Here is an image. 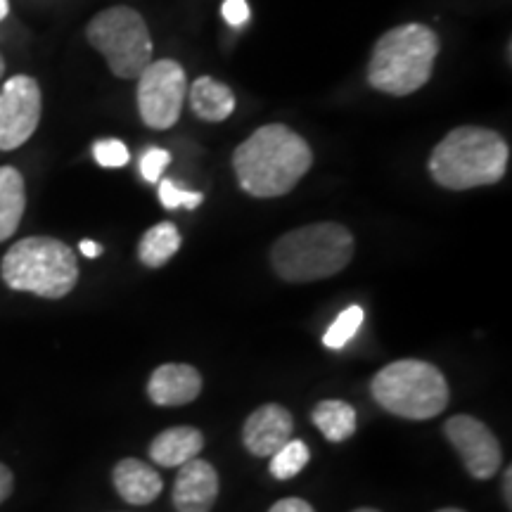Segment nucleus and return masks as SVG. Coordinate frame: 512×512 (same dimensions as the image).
I'll list each match as a JSON object with an SVG mask.
<instances>
[{"instance_id": "obj_1", "label": "nucleus", "mask_w": 512, "mask_h": 512, "mask_svg": "<svg viewBox=\"0 0 512 512\" xmlns=\"http://www.w3.org/2000/svg\"><path fill=\"white\" fill-rule=\"evenodd\" d=\"M311 164V145L285 124L256 128L233 152V169L240 188L259 200L292 192L309 174Z\"/></svg>"}, {"instance_id": "obj_2", "label": "nucleus", "mask_w": 512, "mask_h": 512, "mask_svg": "<svg viewBox=\"0 0 512 512\" xmlns=\"http://www.w3.org/2000/svg\"><path fill=\"white\" fill-rule=\"evenodd\" d=\"M510 150L503 136L482 126H458L439 140L430 155V176L446 190L494 185L508 171Z\"/></svg>"}, {"instance_id": "obj_3", "label": "nucleus", "mask_w": 512, "mask_h": 512, "mask_svg": "<svg viewBox=\"0 0 512 512\" xmlns=\"http://www.w3.org/2000/svg\"><path fill=\"white\" fill-rule=\"evenodd\" d=\"M439 36L427 24H401L384 31L368 62V83L375 91L406 98L432 79Z\"/></svg>"}, {"instance_id": "obj_4", "label": "nucleus", "mask_w": 512, "mask_h": 512, "mask_svg": "<svg viewBox=\"0 0 512 512\" xmlns=\"http://www.w3.org/2000/svg\"><path fill=\"white\" fill-rule=\"evenodd\" d=\"M354 259V235L335 221L294 228L271 247V266L285 283H316L342 273Z\"/></svg>"}, {"instance_id": "obj_5", "label": "nucleus", "mask_w": 512, "mask_h": 512, "mask_svg": "<svg viewBox=\"0 0 512 512\" xmlns=\"http://www.w3.org/2000/svg\"><path fill=\"white\" fill-rule=\"evenodd\" d=\"M0 278L15 292L62 299L79 283L74 249L55 238H24L12 245L0 264Z\"/></svg>"}, {"instance_id": "obj_6", "label": "nucleus", "mask_w": 512, "mask_h": 512, "mask_svg": "<svg viewBox=\"0 0 512 512\" xmlns=\"http://www.w3.org/2000/svg\"><path fill=\"white\" fill-rule=\"evenodd\" d=\"M370 392L384 411L406 420L437 418L448 406L444 373L418 358H401L384 366L370 382Z\"/></svg>"}, {"instance_id": "obj_7", "label": "nucleus", "mask_w": 512, "mask_h": 512, "mask_svg": "<svg viewBox=\"0 0 512 512\" xmlns=\"http://www.w3.org/2000/svg\"><path fill=\"white\" fill-rule=\"evenodd\" d=\"M86 41L105 57L117 79H138L152 62V38L143 15L126 5H114L95 15L86 27Z\"/></svg>"}, {"instance_id": "obj_8", "label": "nucleus", "mask_w": 512, "mask_h": 512, "mask_svg": "<svg viewBox=\"0 0 512 512\" xmlns=\"http://www.w3.org/2000/svg\"><path fill=\"white\" fill-rule=\"evenodd\" d=\"M188 79L176 60H152L138 76V112L152 131H166L181 117Z\"/></svg>"}, {"instance_id": "obj_9", "label": "nucleus", "mask_w": 512, "mask_h": 512, "mask_svg": "<svg viewBox=\"0 0 512 512\" xmlns=\"http://www.w3.org/2000/svg\"><path fill=\"white\" fill-rule=\"evenodd\" d=\"M43 112L41 86L34 76L17 74L0 91V150L10 152L34 136Z\"/></svg>"}, {"instance_id": "obj_10", "label": "nucleus", "mask_w": 512, "mask_h": 512, "mask_svg": "<svg viewBox=\"0 0 512 512\" xmlns=\"http://www.w3.org/2000/svg\"><path fill=\"white\" fill-rule=\"evenodd\" d=\"M444 434L472 477L491 479L498 475L503 463L501 444L482 420L472 418V415H453L446 420Z\"/></svg>"}, {"instance_id": "obj_11", "label": "nucleus", "mask_w": 512, "mask_h": 512, "mask_svg": "<svg viewBox=\"0 0 512 512\" xmlns=\"http://www.w3.org/2000/svg\"><path fill=\"white\" fill-rule=\"evenodd\" d=\"M292 413L280 403H266L249 415L242 427V444L256 458H271L292 439Z\"/></svg>"}, {"instance_id": "obj_12", "label": "nucleus", "mask_w": 512, "mask_h": 512, "mask_svg": "<svg viewBox=\"0 0 512 512\" xmlns=\"http://www.w3.org/2000/svg\"><path fill=\"white\" fill-rule=\"evenodd\" d=\"M219 498V472L202 458L181 465L174 484V508L178 512H209Z\"/></svg>"}, {"instance_id": "obj_13", "label": "nucleus", "mask_w": 512, "mask_h": 512, "mask_svg": "<svg viewBox=\"0 0 512 512\" xmlns=\"http://www.w3.org/2000/svg\"><path fill=\"white\" fill-rule=\"evenodd\" d=\"M202 392L200 370L188 363H164L147 382V396L155 406H185Z\"/></svg>"}, {"instance_id": "obj_14", "label": "nucleus", "mask_w": 512, "mask_h": 512, "mask_svg": "<svg viewBox=\"0 0 512 512\" xmlns=\"http://www.w3.org/2000/svg\"><path fill=\"white\" fill-rule=\"evenodd\" d=\"M112 482L117 494L131 505L152 503L164 489L162 475L138 458L119 460L112 470Z\"/></svg>"}, {"instance_id": "obj_15", "label": "nucleus", "mask_w": 512, "mask_h": 512, "mask_svg": "<svg viewBox=\"0 0 512 512\" xmlns=\"http://www.w3.org/2000/svg\"><path fill=\"white\" fill-rule=\"evenodd\" d=\"M204 448V434L195 427L181 425L169 427L162 434H157L150 444V458L159 467H181L188 460L200 456Z\"/></svg>"}, {"instance_id": "obj_16", "label": "nucleus", "mask_w": 512, "mask_h": 512, "mask_svg": "<svg viewBox=\"0 0 512 512\" xmlns=\"http://www.w3.org/2000/svg\"><path fill=\"white\" fill-rule=\"evenodd\" d=\"M188 98L192 114L209 124L226 121L235 112V93L223 81H216L214 76H200L188 88Z\"/></svg>"}, {"instance_id": "obj_17", "label": "nucleus", "mask_w": 512, "mask_h": 512, "mask_svg": "<svg viewBox=\"0 0 512 512\" xmlns=\"http://www.w3.org/2000/svg\"><path fill=\"white\" fill-rule=\"evenodd\" d=\"M27 209V185L15 166H0V242L10 240Z\"/></svg>"}, {"instance_id": "obj_18", "label": "nucleus", "mask_w": 512, "mask_h": 512, "mask_svg": "<svg viewBox=\"0 0 512 512\" xmlns=\"http://www.w3.org/2000/svg\"><path fill=\"white\" fill-rule=\"evenodd\" d=\"M313 425L328 441H344L356 432V411L351 403L330 399L320 401L311 413Z\"/></svg>"}, {"instance_id": "obj_19", "label": "nucleus", "mask_w": 512, "mask_h": 512, "mask_svg": "<svg viewBox=\"0 0 512 512\" xmlns=\"http://www.w3.org/2000/svg\"><path fill=\"white\" fill-rule=\"evenodd\" d=\"M178 249H181V233H178L174 223L164 221L152 226L143 235V240L138 245V259L147 268H162Z\"/></svg>"}, {"instance_id": "obj_20", "label": "nucleus", "mask_w": 512, "mask_h": 512, "mask_svg": "<svg viewBox=\"0 0 512 512\" xmlns=\"http://www.w3.org/2000/svg\"><path fill=\"white\" fill-rule=\"evenodd\" d=\"M309 458H311L309 446L299 439H290L283 448H278V451L271 456V475L275 479L297 477L299 472L309 465Z\"/></svg>"}, {"instance_id": "obj_21", "label": "nucleus", "mask_w": 512, "mask_h": 512, "mask_svg": "<svg viewBox=\"0 0 512 512\" xmlns=\"http://www.w3.org/2000/svg\"><path fill=\"white\" fill-rule=\"evenodd\" d=\"M363 318H366V313H363L361 306H349V309H344L337 316L335 323L330 325L328 332H325V337H323L325 347H328V349H342L344 344L354 339L358 328H361Z\"/></svg>"}, {"instance_id": "obj_22", "label": "nucleus", "mask_w": 512, "mask_h": 512, "mask_svg": "<svg viewBox=\"0 0 512 512\" xmlns=\"http://www.w3.org/2000/svg\"><path fill=\"white\" fill-rule=\"evenodd\" d=\"M202 200H204L202 192L181 190L174 181H169V178H162V183H159V202H162L166 209H178V207L197 209L202 204Z\"/></svg>"}, {"instance_id": "obj_23", "label": "nucleus", "mask_w": 512, "mask_h": 512, "mask_svg": "<svg viewBox=\"0 0 512 512\" xmlns=\"http://www.w3.org/2000/svg\"><path fill=\"white\" fill-rule=\"evenodd\" d=\"M93 157L102 169H121L131 159V152H128V147L121 140L107 138L93 145Z\"/></svg>"}, {"instance_id": "obj_24", "label": "nucleus", "mask_w": 512, "mask_h": 512, "mask_svg": "<svg viewBox=\"0 0 512 512\" xmlns=\"http://www.w3.org/2000/svg\"><path fill=\"white\" fill-rule=\"evenodd\" d=\"M169 162H171L169 152L162 150V147H150V150L140 157V176H143L147 183H159Z\"/></svg>"}, {"instance_id": "obj_25", "label": "nucleus", "mask_w": 512, "mask_h": 512, "mask_svg": "<svg viewBox=\"0 0 512 512\" xmlns=\"http://www.w3.org/2000/svg\"><path fill=\"white\" fill-rule=\"evenodd\" d=\"M223 19L230 24V27H242L249 19V5L247 0H223Z\"/></svg>"}, {"instance_id": "obj_26", "label": "nucleus", "mask_w": 512, "mask_h": 512, "mask_svg": "<svg viewBox=\"0 0 512 512\" xmlns=\"http://www.w3.org/2000/svg\"><path fill=\"white\" fill-rule=\"evenodd\" d=\"M268 512H316V510H313L304 498H283V501L275 503Z\"/></svg>"}, {"instance_id": "obj_27", "label": "nucleus", "mask_w": 512, "mask_h": 512, "mask_svg": "<svg viewBox=\"0 0 512 512\" xmlns=\"http://www.w3.org/2000/svg\"><path fill=\"white\" fill-rule=\"evenodd\" d=\"M12 486H15V475L8 465L0 463V503H5L12 494Z\"/></svg>"}, {"instance_id": "obj_28", "label": "nucleus", "mask_w": 512, "mask_h": 512, "mask_svg": "<svg viewBox=\"0 0 512 512\" xmlns=\"http://www.w3.org/2000/svg\"><path fill=\"white\" fill-rule=\"evenodd\" d=\"M503 498H505V505H512V467H505V472H503Z\"/></svg>"}, {"instance_id": "obj_29", "label": "nucleus", "mask_w": 512, "mask_h": 512, "mask_svg": "<svg viewBox=\"0 0 512 512\" xmlns=\"http://www.w3.org/2000/svg\"><path fill=\"white\" fill-rule=\"evenodd\" d=\"M79 247H81V254L88 256V259H98V256L102 254V247L98 245V242H93V240H83Z\"/></svg>"}, {"instance_id": "obj_30", "label": "nucleus", "mask_w": 512, "mask_h": 512, "mask_svg": "<svg viewBox=\"0 0 512 512\" xmlns=\"http://www.w3.org/2000/svg\"><path fill=\"white\" fill-rule=\"evenodd\" d=\"M8 12H10V3H8V0H0V22L8 17Z\"/></svg>"}, {"instance_id": "obj_31", "label": "nucleus", "mask_w": 512, "mask_h": 512, "mask_svg": "<svg viewBox=\"0 0 512 512\" xmlns=\"http://www.w3.org/2000/svg\"><path fill=\"white\" fill-rule=\"evenodd\" d=\"M3 74H5V62H3V57H0V79H3Z\"/></svg>"}, {"instance_id": "obj_32", "label": "nucleus", "mask_w": 512, "mask_h": 512, "mask_svg": "<svg viewBox=\"0 0 512 512\" xmlns=\"http://www.w3.org/2000/svg\"><path fill=\"white\" fill-rule=\"evenodd\" d=\"M437 512H465V510H458V508H441Z\"/></svg>"}, {"instance_id": "obj_33", "label": "nucleus", "mask_w": 512, "mask_h": 512, "mask_svg": "<svg viewBox=\"0 0 512 512\" xmlns=\"http://www.w3.org/2000/svg\"><path fill=\"white\" fill-rule=\"evenodd\" d=\"M354 512H380V510H375V508H356Z\"/></svg>"}]
</instances>
